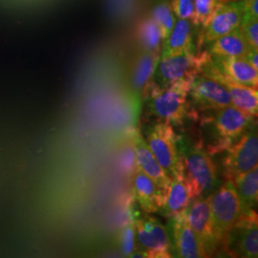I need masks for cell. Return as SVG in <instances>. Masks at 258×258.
Returning a JSON list of instances; mask_svg holds the SVG:
<instances>
[{
  "label": "cell",
  "mask_w": 258,
  "mask_h": 258,
  "mask_svg": "<svg viewBox=\"0 0 258 258\" xmlns=\"http://www.w3.org/2000/svg\"><path fill=\"white\" fill-rule=\"evenodd\" d=\"M253 116L231 105L220 109L197 112L202 136L199 141L211 155L221 154L243 135L254 120Z\"/></svg>",
  "instance_id": "obj_1"
},
{
  "label": "cell",
  "mask_w": 258,
  "mask_h": 258,
  "mask_svg": "<svg viewBox=\"0 0 258 258\" xmlns=\"http://www.w3.org/2000/svg\"><path fill=\"white\" fill-rule=\"evenodd\" d=\"M191 83L183 82L160 86L152 81L144 99L148 102L149 115L154 117L157 121L166 122L172 126L183 125L190 116L188 91Z\"/></svg>",
  "instance_id": "obj_2"
},
{
  "label": "cell",
  "mask_w": 258,
  "mask_h": 258,
  "mask_svg": "<svg viewBox=\"0 0 258 258\" xmlns=\"http://www.w3.org/2000/svg\"><path fill=\"white\" fill-rule=\"evenodd\" d=\"M178 145L184 176L192 188L195 198L208 197L218 184L217 168L212 156L200 142L191 144L184 137H179Z\"/></svg>",
  "instance_id": "obj_3"
},
{
  "label": "cell",
  "mask_w": 258,
  "mask_h": 258,
  "mask_svg": "<svg viewBox=\"0 0 258 258\" xmlns=\"http://www.w3.org/2000/svg\"><path fill=\"white\" fill-rule=\"evenodd\" d=\"M212 57L208 50L187 51L178 55L161 56L157 65L153 82L160 86L177 83H192L204 66Z\"/></svg>",
  "instance_id": "obj_4"
},
{
  "label": "cell",
  "mask_w": 258,
  "mask_h": 258,
  "mask_svg": "<svg viewBox=\"0 0 258 258\" xmlns=\"http://www.w3.org/2000/svg\"><path fill=\"white\" fill-rule=\"evenodd\" d=\"M208 199L213 229L220 244L226 232L239 221L248 210L244 208L231 181H227L222 184L216 191L208 196Z\"/></svg>",
  "instance_id": "obj_5"
},
{
  "label": "cell",
  "mask_w": 258,
  "mask_h": 258,
  "mask_svg": "<svg viewBox=\"0 0 258 258\" xmlns=\"http://www.w3.org/2000/svg\"><path fill=\"white\" fill-rule=\"evenodd\" d=\"M146 139L148 148L169 178L184 167L179 151V136L171 124L156 121L146 130Z\"/></svg>",
  "instance_id": "obj_6"
},
{
  "label": "cell",
  "mask_w": 258,
  "mask_h": 258,
  "mask_svg": "<svg viewBox=\"0 0 258 258\" xmlns=\"http://www.w3.org/2000/svg\"><path fill=\"white\" fill-rule=\"evenodd\" d=\"M219 249L232 257H257V213L254 210L246 212L226 232Z\"/></svg>",
  "instance_id": "obj_7"
},
{
  "label": "cell",
  "mask_w": 258,
  "mask_h": 258,
  "mask_svg": "<svg viewBox=\"0 0 258 258\" xmlns=\"http://www.w3.org/2000/svg\"><path fill=\"white\" fill-rule=\"evenodd\" d=\"M223 159V174L227 181H232L258 165V137L256 123H251L243 135L226 151Z\"/></svg>",
  "instance_id": "obj_8"
},
{
  "label": "cell",
  "mask_w": 258,
  "mask_h": 258,
  "mask_svg": "<svg viewBox=\"0 0 258 258\" xmlns=\"http://www.w3.org/2000/svg\"><path fill=\"white\" fill-rule=\"evenodd\" d=\"M132 215L135 222L136 241L147 257H172L173 244L166 227L146 212L132 213Z\"/></svg>",
  "instance_id": "obj_9"
},
{
  "label": "cell",
  "mask_w": 258,
  "mask_h": 258,
  "mask_svg": "<svg viewBox=\"0 0 258 258\" xmlns=\"http://www.w3.org/2000/svg\"><path fill=\"white\" fill-rule=\"evenodd\" d=\"M190 107L196 112L220 109L232 104L228 89L204 72L194 78L188 91Z\"/></svg>",
  "instance_id": "obj_10"
},
{
  "label": "cell",
  "mask_w": 258,
  "mask_h": 258,
  "mask_svg": "<svg viewBox=\"0 0 258 258\" xmlns=\"http://www.w3.org/2000/svg\"><path fill=\"white\" fill-rule=\"evenodd\" d=\"M243 19V1H232L221 4L210 23L205 27H200L196 38L197 50H201V47L210 44L214 39L238 29Z\"/></svg>",
  "instance_id": "obj_11"
},
{
  "label": "cell",
  "mask_w": 258,
  "mask_h": 258,
  "mask_svg": "<svg viewBox=\"0 0 258 258\" xmlns=\"http://www.w3.org/2000/svg\"><path fill=\"white\" fill-rule=\"evenodd\" d=\"M187 220L200 241L206 256H212L220 244L213 229L208 197H196L186 209Z\"/></svg>",
  "instance_id": "obj_12"
},
{
  "label": "cell",
  "mask_w": 258,
  "mask_h": 258,
  "mask_svg": "<svg viewBox=\"0 0 258 258\" xmlns=\"http://www.w3.org/2000/svg\"><path fill=\"white\" fill-rule=\"evenodd\" d=\"M202 72L206 73L222 83L230 93L233 106L253 117L257 116V88L235 83L222 75L212 64V57L204 66Z\"/></svg>",
  "instance_id": "obj_13"
},
{
  "label": "cell",
  "mask_w": 258,
  "mask_h": 258,
  "mask_svg": "<svg viewBox=\"0 0 258 258\" xmlns=\"http://www.w3.org/2000/svg\"><path fill=\"white\" fill-rule=\"evenodd\" d=\"M160 58V54L142 51L132 62L129 74V87L137 105L144 102L148 85L153 81Z\"/></svg>",
  "instance_id": "obj_14"
},
{
  "label": "cell",
  "mask_w": 258,
  "mask_h": 258,
  "mask_svg": "<svg viewBox=\"0 0 258 258\" xmlns=\"http://www.w3.org/2000/svg\"><path fill=\"white\" fill-rule=\"evenodd\" d=\"M195 198L192 188L185 178L184 167L170 178L166 189L164 206L160 213L167 218H173L184 212Z\"/></svg>",
  "instance_id": "obj_15"
},
{
  "label": "cell",
  "mask_w": 258,
  "mask_h": 258,
  "mask_svg": "<svg viewBox=\"0 0 258 258\" xmlns=\"http://www.w3.org/2000/svg\"><path fill=\"white\" fill-rule=\"evenodd\" d=\"M130 139L135 150L137 166L143 170V172H145L154 181V183L166 196L170 178L167 176L164 168L160 166L156 158L148 148L146 140L138 130H133L131 132Z\"/></svg>",
  "instance_id": "obj_16"
},
{
  "label": "cell",
  "mask_w": 258,
  "mask_h": 258,
  "mask_svg": "<svg viewBox=\"0 0 258 258\" xmlns=\"http://www.w3.org/2000/svg\"><path fill=\"white\" fill-rule=\"evenodd\" d=\"M132 191L134 199L144 212L149 214L161 212L165 194L138 166L132 173Z\"/></svg>",
  "instance_id": "obj_17"
},
{
  "label": "cell",
  "mask_w": 258,
  "mask_h": 258,
  "mask_svg": "<svg viewBox=\"0 0 258 258\" xmlns=\"http://www.w3.org/2000/svg\"><path fill=\"white\" fill-rule=\"evenodd\" d=\"M171 223L174 247L179 257H207L200 241L188 223L186 210L171 218Z\"/></svg>",
  "instance_id": "obj_18"
},
{
  "label": "cell",
  "mask_w": 258,
  "mask_h": 258,
  "mask_svg": "<svg viewBox=\"0 0 258 258\" xmlns=\"http://www.w3.org/2000/svg\"><path fill=\"white\" fill-rule=\"evenodd\" d=\"M212 62L222 75L231 81L257 88L258 70L244 57L212 56Z\"/></svg>",
  "instance_id": "obj_19"
},
{
  "label": "cell",
  "mask_w": 258,
  "mask_h": 258,
  "mask_svg": "<svg viewBox=\"0 0 258 258\" xmlns=\"http://www.w3.org/2000/svg\"><path fill=\"white\" fill-rule=\"evenodd\" d=\"M194 27L190 20L178 19L170 34L164 41L161 56L178 55L197 50L194 43Z\"/></svg>",
  "instance_id": "obj_20"
},
{
  "label": "cell",
  "mask_w": 258,
  "mask_h": 258,
  "mask_svg": "<svg viewBox=\"0 0 258 258\" xmlns=\"http://www.w3.org/2000/svg\"><path fill=\"white\" fill-rule=\"evenodd\" d=\"M250 49L239 27L214 39L210 43L208 52L212 56L244 57Z\"/></svg>",
  "instance_id": "obj_21"
},
{
  "label": "cell",
  "mask_w": 258,
  "mask_h": 258,
  "mask_svg": "<svg viewBox=\"0 0 258 258\" xmlns=\"http://www.w3.org/2000/svg\"><path fill=\"white\" fill-rule=\"evenodd\" d=\"M135 37L142 51L162 54L164 44L163 34L150 16L139 20L135 27Z\"/></svg>",
  "instance_id": "obj_22"
},
{
  "label": "cell",
  "mask_w": 258,
  "mask_h": 258,
  "mask_svg": "<svg viewBox=\"0 0 258 258\" xmlns=\"http://www.w3.org/2000/svg\"><path fill=\"white\" fill-rule=\"evenodd\" d=\"M231 183L246 210H254L258 200V167L236 176Z\"/></svg>",
  "instance_id": "obj_23"
},
{
  "label": "cell",
  "mask_w": 258,
  "mask_h": 258,
  "mask_svg": "<svg viewBox=\"0 0 258 258\" xmlns=\"http://www.w3.org/2000/svg\"><path fill=\"white\" fill-rule=\"evenodd\" d=\"M225 0H194V17L192 19L195 27H205L212 20L216 11Z\"/></svg>",
  "instance_id": "obj_24"
},
{
  "label": "cell",
  "mask_w": 258,
  "mask_h": 258,
  "mask_svg": "<svg viewBox=\"0 0 258 258\" xmlns=\"http://www.w3.org/2000/svg\"><path fill=\"white\" fill-rule=\"evenodd\" d=\"M150 17L156 22L157 25L160 27L164 41L166 40L171 30L174 27L176 19L174 13L170 7V4L166 2H161L151 11Z\"/></svg>",
  "instance_id": "obj_25"
},
{
  "label": "cell",
  "mask_w": 258,
  "mask_h": 258,
  "mask_svg": "<svg viewBox=\"0 0 258 258\" xmlns=\"http://www.w3.org/2000/svg\"><path fill=\"white\" fill-rule=\"evenodd\" d=\"M118 246L123 256L130 257L136 250V229L133 215H130L128 220L121 228L118 235Z\"/></svg>",
  "instance_id": "obj_26"
},
{
  "label": "cell",
  "mask_w": 258,
  "mask_h": 258,
  "mask_svg": "<svg viewBox=\"0 0 258 258\" xmlns=\"http://www.w3.org/2000/svg\"><path fill=\"white\" fill-rule=\"evenodd\" d=\"M240 30L249 46L258 50V19H243Z\"/></svg>",
  "instance_id": "obj_27"
},
{
  "label": "cell",
  "mask_w": 258,
  "mask_h": 258,
  "mask_svg": "<svg viewBox=\"0 0 258 258\" xmlns=\"http://www.w3.org/2000/svg\"><path fill=\"white\" fill-rule=\"evenodd\" d=\"M170 7L178 19L192 21L194 17V0H171Z\"/></svg>",
  "instance_id": "obj_28"
},
{
  "label": "cell",
  "mask_w": 258,
  "mask_h": 258,
  "mask_svg": "<svg viewBox=\"0 0 258 258\" xmlns=\"http://www.w3.org/2000/svg\"><path fill=\"white\" fill-rule=\"evenodd\" d=\"M129 140L130 141L124 146L121 152V166L125 173H127L128 175H132V173L137 167V162L135 156V150L130 137Z\"/></svg>",
  "instance_id": "obj_29"
},
{
  "label": "cell",
  "mask_w": 258,
  "mask_h": 258,
  "mask_svg": "<svg viewBox=\"0 0 258 258\" xmlns=\"http://www.w3.org/2000/svg\"><path fill=\"white\" fill-rule=\"evenodd\" d=\"M244 4V19H258V0H245Z\"/></svg>",
  "instance_id": "obj_30"
},
{
  "label": "cell",
  "mask_w": 258,
  "mask_h": 258,
  "mask_svg": "<svg viewBox=\"0 0 258 258\" xmlns=\"http://www.w3.org/2000/svg\"><path fill=\"white\" fill-rule=\"evenodd\" d=\"M244 58L248 61L249 64L251 65L254 69L258 70V50L250 49Z\"/></svg>",
  "instance_id": "obj_31"
},
{
  "label": "cell",
  "mask_w": 258,
  "mask_h": 258,
  "mask_svg": "<svg viewBox=\"0 0 258 258\" xmlns=\"http://www.w3.org/2000/svg\"><path fill=\"white\" fill-rule=\"evenodd\" d=\"M226 2H232V1H245V0H225Z\"/></svg>",
  "instance_id": "obj_32"
}]
</instances>
